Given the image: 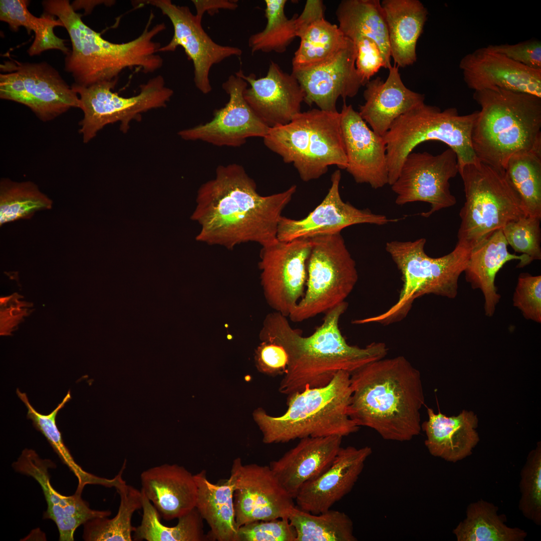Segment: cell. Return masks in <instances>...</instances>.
<instances>
[{
  "instance_id": "cell-47",
  "label": "cell",
  "mask_w": 541,
  "mask_h": 541,
  "mask_svg": "<svg viewBox=\"0 0 541 541\" xmlns=\"http://www.w3.org/2000/svg\"><path fill=\"white\" fill-rule=\"evenodd\" d=\"M513 305L527 320L541 322V276L521 273L513 296Z\"/></svg>"
},
{
  "instance_id": "cell-52",
  "label": "cell",
  "mask_w": 541,
  "mask_h": 541,
  "mask_svg": "<svg viewBox=\"0 0 541 541\" xmlns=\"http://www.w3.org/2000/svg\"><path fill=\"white\" fill-rule=\"evenodd\" d=\"M192 2L196 11L195 15L200 20L205 12L212 16L220 9L234 10L238 7L237 1L192 0Z\"/></svg>"
},
{
  "instance_id": "cell-15",
  "label": "cell",
  "mask_w": 541,
  "mask_h": 541,
  "mask_svg": "<svg viewBox=\"0 0 541 541\" xmlns=\"http://www.w3.org/2000/svg\"><path fill=\"white\" fill-rule=\"evenodd\" d=\"M458 173L456 155L449 148L436 155L427 152H411L391 185L396 194L395 203L403 205L416 201L427 202L430 209L421 213L425 217L452 206L456 200L450 190L449 180Z\"/></svg>"
},
{
  "instance_id": "cell-22",
  "label": "cell",
  "mask_w": 541,
  "mask_h": 541,
  "mask_svg": "<svg viewBox=\"0 0 541 541\" xmlns=\"http://www.w3.org/2000/svg\"><path fill=\"white\" fill-rule=\"evenodd\" d=\"M357 49L349 39L347 45L334 58L313 68L292 71L305 93L304 102L315 104L320 109L337 111L338 98L355 96L366 84L355 66Z\"/></svg>"
},
{
  "instance_id": "cell-12",
  "label": "cell",
  "mask_w": 541,
  "mask_h": 541,
  "mask_svg": "<svg viewBox=\"0 0 541 541\" xmlns=\"http://www.w3.org/2000/svg\"><path fill=\"white\" fill-rule=\"evenodd\" d=\"M118 81L82 87L73 83V89L79 95V108L84 113L79 122V133L87 143L106 125L119 122L120 130L126 133L130 123L140 121L142 113L165 107L173 91L165 86L163 77L157 75L140 86L138 94L130 97L113 92Z\"/></svg>"
},
{
  "instance_id": "cell-4",
  "label": "cell",
  "mask_w": 541,
  "mask_h": 541,
  "mask_svg": "<svg viewBox=\"0 0 541 541\" xmlns=\"http://www.w3.org/2000/svg\"><path fill=\"white\" fill-rule=\"evenodd\" d=\"M42 4L46 14L62 22L70 36L72 49L66 55L65 71L72 76L77 85L118 81L126 69H136L144 73L161 68L163 58L157 53L161 47L154 38L166 29L164 23L150 26L154 19L151 12L142 33L126 43H114L105 40L81 19L68 0H45Z\"/></svg>"
},
{
  "instance_id": "cell-6",
  "label": "cell",
  "mask_w": 541,
  "mask_h": 541,
  "mask_svg": "<svg viewBox=\"0 0 541 541\" xmlns=\"http://www.w3.org/2000/svg\"><path fill=\"white\" fill-rule=\"evenodd\" d=\"M350 373L340 371L323 387L307 388L288 395V408L273 416L259 408L253 417L265 444L285 443L306 437L348 436L359 428L350 418Z\"/></svg>"
},
{
  "instance_id": "cell-17",
  "label": "cell",
  "mask_w": 541,
  "mask_h": 541,
  "mask_svg": "<svg viewBox=\"0 0 541 541\" xmlns=\"http://www.w3.org/2000/svg\"><path fill=\"white\" fill-rule=\"evenodd\" d=\"M150 5L167 16L173 28L170 41L161 47L159 52H173L180 46L193 63L194 82L203 94L212 90L209 72L212 67L231 56H240L237 47L223 46L214 42L202 28L201 20L192 13L187 6L176 5L170 0H148L140 5Z\"/></svg>"
},
{
  "instance_id": "cell-9",
  "label": "cell",
  "mask_w": 541,
  "mask_h": 541,
  "mask_svg": "<svg viewBox=\"0 0 541 541\" xmlns=\"http://www.w3.org/2000/svg\"><path fill=\"white\" fill-rule=\"evenodd\" d=\"M477 115L478 111L460 115L455 108L441 110L423 102L397 118L383 136L388 184L391 185L397 179L407 156L417 145L429 140L447 144L456 155L458 168L477 162L471 133Z\"/></svg>"
},
{
  "instance_id": "cell-41",
  "label": "cell",
  "mask_w": 541,
  "mask_h": 541,
  "mask_svg": "<svg viewBox=\"0 0 541 541\" xmlns=\"http://www.w3.org/2000/svg\"><path fill=\"white\" fill-rule=\"evenodd\" d=\"M288 519L296 532L295 541L357 540L353 521L344 512L330 509L314 514L295 506Z\"/></svg>"
},
{
  "instance_id": "cell-7",
  "label": "cell",
  "mask_w": 541,
  "mask_h": 541,
  "mask_svg": "<svg viewBox=\"0 0 541 541\" xmlns=\"http://www.w3.org/2000/svg\"><path fill=\"white\" fill-rule=\"evenodd\" d=\"M424 238L414 241L392 240L385 249L401 274L402 286L397 302L378 315L355 320L356 325L375 323L387 326L404 319L414 301L433 294L449 299L458 293V282L467 264L470 249L457 243L454 249L439 257L424 251Z\"/></svg>"
},
{
  "instance_id": "cell-32",
  "label": "cell",
  "mask_w": 541,
  "mask_h": 541,
  "mask_svg": "<svg viewBox=\"0 0 541 541\" xmlns=\"http://www.w3.org/2000/svg\"><path fill=\"white\" fill-rule=\"evenodd\" d=\"M197 487L195 508L210 527L209 540L237 541L232 479L210 482L202 470L194 475Z\"/></svg>"
},
{
  "instance_id": "cell-21",
  "label": "cell",
  "mask_w": 541,
  "mask_h": 541,
  "mask_svg": "<svg viewBox=\"0 0 541 541\" xmlns=\"http://www.w3.org/2000/svg\"><path fill=\"white\" fill-rule=\"evenodd\" d=\"M341 127L348 165L347 171L357 183L374 189L388 184L386 145L384 137L367 126L351 105L344 103Z\"/></svg>"
},
{
  "instance_id": "cell-31",
  "label": "cell",
  "mask_w": 541,
  "mask_h": 541,
  "mask_svg": "<svg viewBox=\"0 0 541 541\" xmlns=\"http://www.w3.org/2000/svg\"><path fill=\"white\" fill-rule=\"evenodd\" d=\"M386 21L391 58L404 68L416 62V45L428 18V11L419 0L381 2Z\"/></svg>"
},
{
  "instance_id": "cell-51",
  "label": "cell",
  "mask_w": 541,
  "mask_h": 541,
  "mask_svg": "<svg viewBox=\"0 0 541 541\" xmlns=\"http://www.w3.org/2000/svg\"><path fill=\"white\" fill-rule=\"evenodd\" d=\"M23 296L15 293L0 299L1 335H10L18 325L33 311L31 303L21 301Z\"/></svg>"
},
{
  "instance_id": "cell-14",
  "label": "cell",
  "mask_w": 541,
  "mask_h": 541,
  "mask_svg": "<svg viewBox=\"0 0 541 541\" xmlns=\"http://www.w3.org/2000/svg\"><path fill=\"white\" fill-rule=\"evenodd\" d=\"M311 250L310 238L277 239L261 246L258 265L264 297L273 309L287 318L304 294Z\"/></svg>"
},
{
  "instance_id": "cell-42",
  "label": "cell",
  "mask_w": 541,
  "mask_h": 541,
  "mask_svg": "<svg viewBox=\"0 0 541 541\" xmlns=\"http://www.w3.org/2000/svg\"><path fill=\"white\" fill-rule=\"evenodd\" d=\"M52 200L35 183L16 182L9 178L0 181V225L31 218L39 210L50 209Z\"/></svg>"
},
{
  "instance_id": "cell-3",
  "label": "cell",
  "mask_w": 541,
  "mask_h": 541,
  "mask_svg": "<svg viewBox=\"0 0 541 541\" xmlns=\"http://www.w3.org/2000/svg\"><path fill=\"white\" fill-rule=\"evenodd\" d=\"M350 418L386 440L408 441L421 430L424 396L420 373L402 356L370 363L350 374Z\"/></svg>"
},
{
  "instance_id": "cell-5",
  "label": "cell",
  "mask_w": 541,
  "mask_h": 541,
  "mask_svg": "<svg viewBox=\"0 0 541 541\" xmlns=\"http://www.w3.org/2000/svg\"><path fill=\"white\" fill-rule=\"evenodd\" d=\"M480 110L471 133L478 159L501 171L514 154L541 151V98L499 88L475 91Z\"/></svg>"
},
{
  "instance_id": "cell-26",
  "label": "cell",
  "mask_w": 541,
  "mask_h": 541,
  "mask_svg": "<svg viewBox=\"0 0 541 541\" xmlns=\"http://www.w3.org/2000/svg\"><path fill=\"white\" fill-rule=\"evenodd\" d=\"M343 437L332 435L306 437L269 467L282 486L295 499L301 487L317 478L332 465L340 449Z\"/></svg>"
},
{
  "instance_id": "cell-19",
  "label": "cell",
  "mask_w": 541,
  "mask_h": 541,
  "mask_svg": "<svg viewBox=\"0 0 541 541\" xmlns=\"http://www.w3.org/2000/svg\"><path fill=\"white\" fill-rule=\"evenodd\" d=\"M340 170L331 176V185L322 201L303 218L294 219L282 216L278 224L277 238L288 241L318 235L341 233L344 228L355 224L382 225L394 219L372 212L369 209H359L342 199L339 185Z\"/></svg>"
},
{
  "instance_id": "cell-18",
  "label": "cell",
  "mask_w": 541,
  "mask_h": 541,
  "mask_svg": "<svg viewBox=\"0 0 541 541\" xmlns=\"http://www.w3.org/2000/svg\"><path fill=\"white\" fill-rule=\"evenodd\" d=\"M247 82L236 75H231L222 88L229 96L225 105L215 110L212 119L179 131L183 140L203 141L214 146L240 147L248 138L261 137L270 128L261 120L249 106L243 97Z\"/></svg>"
},
{
  "instance_id": "cell-36",
  "label": "cell",
  "mask_w": 541,
  "mask_h": 541,
  "mask_svg": "<svg viewBox=\"0 0 541 541\" xmlns=\"http://www.w3.org/2000/svg\"><path fill=\"white\" fill-rule=\"evenodd\" d=\"M29 4L27 0H1V21L8 24L14 32L24 27L29 33L32 31L35 33L34 40L27 51L30 56L38 55L51 49L59 50L67 55L70 50L66 47L64 40L54 32L55 27H64L61 21L47 14L40 18L35 17L28 10Z\"/></svg>"
},
{
  "instance_id": "cell-34",
  "label": "cell",
  "mask_w": 541,
  "mask_h": 541,
  "mask_svg": "<svg viewBox=\"0 0 541 541\" xmlns=\"http://www.w3.org/2000/svg\"><path fill=\"white\" fill-rule=\"evenodd\" d=\"M299 38L300 44L292 60V71L310 69L330 61L349 41L338 26L327 21L324 17L308 24Z\"/></svg>"
},
{
  "instance_id": "cell-20",
  "label": "cell",
  "mask_w": 541,
  "mask_h": 541,
  "mask_svg": "<svg viewBox=\"0 0 541 541\" xmlns=\"http://www.w3.org/2000/svg\"><path fill=\"white\" fill-rule=\"evenodd\" d=\"M235 74L250 86L244 91V98L270 128L289 123L301 112L305 99L302 88L292 73L283 71L274 61L263 77L256 78L253 73L246 76L241 69Z\"/></svg>"
},
{
  "instance_id": "cell-44",
  "label": "cell",
  "mask_w": 541,
  "mask_h": 541,
  "mask_svg": "<svg viewBox=\"0 0 541 541\" xmlns=\"http://www.w3.org/2000/svg\"><path fill=\"white\" fill-rule=\"evenodd\" d=\"M521 497L518 508L522 514L537 525L541 524V446L528 454L520 472Z\"/></svg>"
},
{
  "instance_id": "cell-28",
  "label": "cell",
  "mask_w": 541,
  "mask_h": 541,
  "mask_svg": "<svg viewBox=\"0 0 541 541\" xmlns=\"http://www.w3.org/2000/svg\"><path fill=\"white\" fill-rule=\"evenodd\" d=\"M386 81L380 77L370 80L363 93L365 103L358 112L376 134L384 136L401 115L424 102L425 96L404 84L395 64L389 69Z\"/></svg>"
},
{
  "instance_id": "cell-46",
  "label": "cell",
  "mask_w": 541,
  "mask_h": 541,
  "mask_svg": "<svg viewBox=\"0 0 541 541\" xmlns=\"http://www.w3.org/2000/svg\"><path fill=\"white\" fill-rule=\"evenodd\" d=\"M296 537L288 518L255 521L237 530V541H295Z\"/></svg>"
},
{
  "instance_id": "cell-35",
  "label": "cell",
  "mask_w": 541,
  "mask_h": 541,
  "mask_svg": "<svg viewBox=\"0 0 541 541\" xmlns=\"http://www.w3.org/2000/svg\"><path fill=\"white\" fill-rule=\"evenodd\" d=\"M498 507L480 499L467 507L466 517L453 532L458 541H522L527 532L505 523L504 515L497 513Z\"/></svg>"
},
{
  "instance_id": "cell-50",
  "label": "cell",
  "mask_w": 541,
  "mask_h": 541,
  "mask_svg": "<svg viewBox=\"0 0 541 541\" xmlns=\"http://www.w3.org/2000/svg\"><path fill=\"white\" fill-rule=\"evenodd\" d=\"M256 367L261 373L270 375H284L288 356L284 348L275 342L262 341L255 354Z\"/></svg>"
},
{
  "instance_id": "cell-48",
  "label": "cell",
  "mask_w": 541,
  "mask_h": 541,
  "mask_svg": "<svg viewBox=\"0 0 541 541\" xmlns=\"http://www.w3.org/2000/svg\"><path fill=\"white\" fill-rule=\"evenodd\" d=\"M356 47L355 66L360 77L366 84L386 64L377 44L367 37H360L353 41Z\"/></svg>"
},
{
  "instance_id": "cell-16",
  "label": "cell",
  "mask_w": 541,
  "mask_h": 541,
  "mask_svg": "<svg viewBox=\"0 0 541 541\" xmlns=\"http://www.w3.org/2000/svg\"><path fill=\"white\" fill-rule=\"evenodd\" d=\"M229 477L234 484V506L237 528L258 520L288 518L294 499L282 486L269 466L243 464L233 460Z\"/></svg>"
},
{
  "instance_id": "cell-40",
  "label": "cell",
  "mask_w": 541,
  "mask_h": 541,
  "mask_svg": "<svg viewBox=\"0 0 541 541\" xmlns=\"http://www.w3.org/2000/svg\"><path fill=\"white\" fill-rule=\"evenodd\" d=\"M504 171L525 215L541 218V151L513 155Z\"/></svg>"
},
{
  "instance_id": "cell-30",
  "label": "cell",
  "mask_w": 541,
  "mask_h": 541,
  "mask_svg": "<svg viewBox=\"0 0 541 541\" xmlns=\"http://www.w3.org/2000/svg\"><path fill=\"white\" fill-rule=\"evenodd\" d=\"M428 419L421 425L425 432V444L433 456L456 462L471 454L479 441L475 429L477 419L472 412L463 410L457 416L435 414L428 408Z\"/></svg>"
},
{
  "instance_id": "cell-27",
  "label": "cell",
  "mask_w": 541,
  "mask_h": 541,
  "mask_svg": "<svg viewBox=\"0 0 541 541\" xmlns=\"http://www.w3.org/2000/svg\"><path fill=\"white\" fill-rule=\"evenodd\" d=\"M141 492L160 517L171 520L195 508L197 487L194 475L184 466L164 464L143 471Z\"/></svg>"
},
{
  "instance_id": "cell-49",
  "label": "cell",
  "mask_w": 541,
  "mask_h": 541,
  "mask_svg": "<svg viewBox=\"0 0 541 541\" xmlns=\"http://www.w3.org/2000/svg\"><path fill=\"white\" fill-rule=\"evenodd\" d=\"M491 51L529 68L541 70V42L529 40L515 44L490 45Z\"/></svg>"
},
{
  "instance_id": "cell-45",
  "label": "cell",
  "mask_w": 541,
  "mask_h": 541,
  "mask_svg": "<svg viewBox=\"0 0 541 541\" xmlns=\"http://www.w3.org/2000/svg\"><path fill=\"white\" fill-rule=\"evenodd\" d=\"M540 219L523 216L501 229L508 244L514 251L527 256L530 262L541 259Z\"/></svg>"
},
{
  "instance_id": "cell-29",
  "label": "cell",
  "mask_w": 541,
  "mask_h": 541,
  "mask_svg": "<svg viewBox=\"0 0 541 541\" xmlns=\"http://www.w3.org/2000/svg\"><path fill=\"white\" fill-rule=\"evenodd\" d=\"M502 230H498L470 249L469 259L464 273L466 281L473 289H479L484 298L486 316L492 317L499 302L495 279L497 273L507 262L519 260L517 267L530 263L527 256L510 253Z\"/></svg>"
},
{
  "instance_id": "cell-1",
  "label": "cell",
  "mask_w": 541,
  "mask_h": 541,
  "mask_svg": "<svg viewBox=\"0 0 541 541\" xmlns=\"http://www.w3.org/2000/svg\"><path fill=\"white\" fill-rule=\"evenodd\" d=\"M297 190L262 196L244 167L236 163L217 166L215 177L202 184L191 219L200 225L197 241L232 249L248 242L261 246L277 238L282 212Z\"/></svg>"
},
{
  "instance_id": "cell-24",
  "label": "cell",
  "mask_w": 541,
  "mask_h": 541,
  "mask_svg": "<svg viewBox=\"0 0 541 541\" xmlns=\"http://www.w3.org/2000/svg\"><path fill=\"white\" fill-rule=\"evenodd\" d=\"M459 67L465 83L474 91L499 88L541 98V70L526 67L487 46L465 55Z\"/></svg>"
},
{
  "instance_id": "cell-8",
  "label": "cell",
  "mask_w": 541,
  "mask_h": 541,
  "mask_svg": "<svg viewBox=\"0 0 541 541\" xmlns=\"http://www.w3.org/2000/svg\"><path fill=\"white\" fill-rule=\"evenodd\" d=\"M263 140L285 163H292L305 182L319 178L330 166L347 167L338 111L301 112L289 123L270 128Z\"/></svg>"
},
{
  "instance_id": "cell-23",
  "label": "cell",
  "mask_w": 541,
  "mask_h": 541,
  "mask_svg": "<svg viewBox=\"0 0 541 541\" xmlns=\"http://www.w3.org/2000/svg\"><path fill=\"white\" fill-rule=\"evenodd\" d=\"M12 466L15 471L32 477L41 486L47 503L44 518L56 523L60 540H74V533L79 526L92 519L108 517L111 514L108 510L91 509L80 493L75 492L71 496L59 493L50 482L48 469L54 467L53 462L41 458L32 449H24Z\"/></svg>"
},
{
  "instance_id": "cell-10",
  "label": "cell",
  "mask_w": 541,
  "mask_h": 541,
  "mask_svg": "<svg viewBox=\"0 0 541 541\" xmlns=\"http://www.w3.org/2000/svg\"><path fill=\"white\" fill-rule=\"evenodd\" d=\"M465 201L457 243L471 249L509 222L526 215L504 172L479 160L458 168Z\"/></svg>"
},
{
  "instance_id": "cell-13",
  "label": "cell",
  "mask_w": 541,
  "mask_h": 541,
  "mask_svg": "<svg viewBox=\"0 0 541 541\" xmlns=\"http://www.w3.org/2000/svg\"><path fill=\"white\" fill-rule=\"evenodd\" d=\"M0 98L29 107L41 121H51L79 107L77 93L47 62L11 59L0 65Z\"/></svg>"
},
{
  "instance_id": "cell-37",
  "label": "cell",
  "mask_w": 541,
  "mask_h": 541,
  "mask_svg": "<svg viewBox=\"0 0 541 541\" xmlns=\"http://www.w3.org/2000/svg\"><path fill=\"white\" fill-rule=\"evenodd\" d=\"M16 393L28 409L27 418L32 421L34 426L44 435L62 462L77 478L78 485L75 492L82 494L84 488L88 484L100 485L107 487H115L117 485L119 480L117 476L108 479L96 476L83 470L75 461L65 445L61 433L57 426L56 419L59 411L71 399L70 391L68 392L57 407L48 415H43L37 412L30 404L25 393L22 392L19 389H17Z\"/></svg>"
},
{
  "instance_id": "cell-53",
  "label": "cell",
  "mask_w": 541,
  "mask_h": 541,
  "mask_svg": "<svg viewBox=\"0 0 541 541\" xmlns=\"http://www.w3.org/2000/svg\"><path fill=\"white\" fill-rule=\"evenodd\" d=\"M114 1H75L72 3L71 6L76 11L79 8H84L86 12L90 13L93 8L97 5L101 4H107L109 5L114 4Z\"/></svg>"
},
{
  "instance_id": "cell-43",
  "label": "cell",
  "mask_w": 541,
  "mask_h": 541,
  "mask_svg": "<svg viewBox=\"0 0 541 541\" xmlns=\"http://www.w3.org/2000/svg\"><path fill=\"white\" fill-rule=\"evenodd\" d=\"M287 2L286 0L264 1L266 25L262 31L249 37L248 44L252 53H284L297 37L298 15L290 19L287 17L285 13Z\"/></svg>"
},
{
  "instance_id": "cell-2",
  "label": "cell",
  "mask_w": 541,
  "mask_h": 541,
  "mask_svg": "<svg viewBox=\"0 0 541 541\" xmlns=\"http://www.w3.org/2000/svg\"><path fill=\"white\" fill-rule=\"evenodd\" d=\"M348 307L345 301L329 310L322 324L308 336L292 328L287 317L278 312L265 317L260 340L282 346L288 356L287 371L279 389L281 393L289 395L325 386L340 371L351 374L386 356L388 348L383 342H373L364 348L347 342L339 322Z\"/></svg>"
},
{
  "instance_id": "cell-11",
  "label": "cell",
  "mask_w": 541,
  "mask_h": 541,
  "mask_svg": "<svg viewBox=\"0 0 541 541\" xmlns=\"http://www.w3.org/2000/svg\"><path fill=\"white\" fill-rule=\"evenodd\" d=\"M310 238L304 294L289 316L295 323L325 314L345 302L358 280L356 262L341 233Z\"/></svg>"
},
{
  "instance_id": "cell-33",
  "label": "cell",
  "mask_w": 541,
  "mask_h": 541,
  "mask_svg": "<svg viewBox=\"0 0 541 541\" xmlns=\"http://www.w3.org/2000/svg\"><path fill=\"white\" fill-rule=\"evenodd\" d=\"M339 28L353 41L367 37L377 44L386 68L391 66L388 34L385 14L379 0H343L336 11Z\"/></svg>"
},
{
  "instance_id": "cell-39",
  "label": "cell",
  "mask_w": 541,
  "mask_h": 541,
  "mask_svg": "<svg viewBox=\"0 0 541 541\" xmlns=\"http://www.w3.org/2000/svg\"><path fill=\"white\" fill-rule=\"evenodd\" d=\"M115 488L120 495L117 513L114 517H97L83 524V538L86 541H132L135 527L132 524L134 513L142 508V494L124 480Z\"/></svg>"
},
{
  "instance_id": "cell-25",
  "label": "cell",
  "mask_w": 541,
  "mask_h": 541,
  "mask_svg": "<svg viewBox=\"0 0 541 541\" xmlns=\"http://www.w3.org/2000/svg\"><path fill=\"white\" fill-rule=\"evenodd\" d=\"M370 447H341L334 462L321 475L305 483L294 500L309 513L325 512L351 492L372 454Z\"/></svg>"
},
{
  "instance_id": "cell-38",
  "label": "cell",
  "mask_w": 541,
  "mask_h": 541,
  "mask_svg": "<svg viewBox=\"0 0 541 541\" xmlns=\"http://www.w3.org/2000/svg\"><path fill=\"white\" fill-rule=\"evenodd\" d=\"M142 494V517L140 524L135 527L133 533L134 540H209L204 533L203 519L196 508L178 518L176 525L166 526L161 522L160 515L152 503Z\"/></svg>"
}]
</instances>
